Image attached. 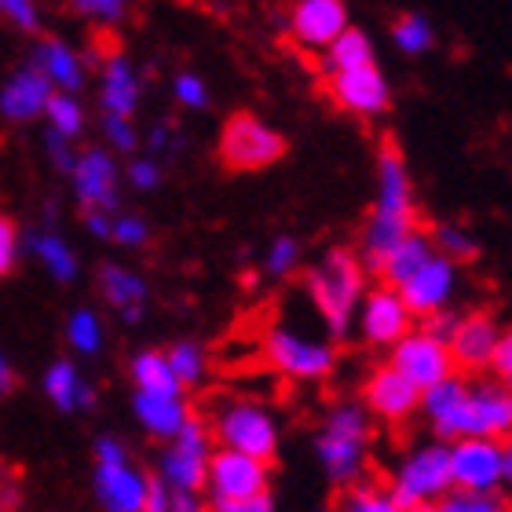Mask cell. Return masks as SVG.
<instances>
[{
  "mask_svg": "<svg viewBox=\"0 0 512 512\" xmlns=\"http://www.w3.org/2000/svg\"><path fill=\"white\" fill-rule=\"evenodd\" d=\"M432 436L450 443L458 436H494L512 432V388L494 374H447L421 388V410Z\"/></svg>",
  "mask_w": 512,
  "mask_h": 512,
  "instance_id": "6da1fadb",
  "label": "cell"
},
{
  "mask_svg": "<svg viewBox=\"0 0 512 512\" xmlns=\"http://www.w3.org/2000/svg\"><path fill=\"white\" fill-rule=\"evenodd\" d=\"M417 227V198H414V176L406 165L403 150L384 143L377 154V198L374 209L366 216L363 231H359V256L366 260L370 271L384 260V253L410 235Z\"/></svg>",
  "mask_w": 512,
  "mask_h": 512,
  "instance_id": "7a4b0ae2",
  "label": "cell"
},
{
  "mask_svg": "<svg viewBox=\"0 0 512 512\" xmlns=\"http://www.w3.org/2000/svg\"><path fill=\"white\" fill-rule=\"evenodd\" d=\"M370 267L352 246H330L315 264L304 271V297L322 319L326 333L333 341H341L352 333L355 308L363 293L370 289Z\"/></svg>",
  "mask_w": 512,
  "mask_h": 512,
  "instance_id": "3957f363",
  "label": "cell"
},
{
  "mask_svg": "<svg viewBox=\"0 0 512 512\" xmlns=\"http://www.w3.org/2000/svg\"><path fill=\"white\" fill-rule=\"evenodd\" d=\"M374 443L377 421L363 403H333L330 414L322 417V428L315 432V458L333 487L359 480L374 469Z\"/></svg>",
  "mask_w": 512,
  "mask_h": 512,
  "instance_id": "277c9868",
  "label": "cell"
},
{
  "mask_svg": "<svg viewBox=\"0 0 512 512\" xmlns=\"http://www.w3.org/2000/svg\"><path fill=\"white\" fill-rule=\"evenodd\" d=\"M205 425L213 432V443L242 450V454H253V458L264 461H275L278 443H282L278 417L264 403L246 399V395H220L209 406V421Z\"/></svg>",
  "mask_w": 512,
  "mask_h": 512,
  "instance_id": "5b68a950",
  "label": "cell"
},
{
  "mask_svg": "<svg viewBox=\"0 0 512 512\" xmlns=\"http://www.w3.org/2000/svg\"><path fill=\"white\" fill-rule=\"evenodd\" d=\"M454 487L450 480V454L443 439L417 443L406 454H399L388 472V491H392L399 512L436 509V502Z\"/></svg>",
  "mask_w": 512,
  "mask_h": 512,
  "instance_id": "8992f818",
  "label": "cell"
},
{
  "mask_svg": "<svg viewBox=\"0 0 512 512\" xmlns=\"http://www.w3.org/2000/svg\"><path fill=\"white\" fill-rule=\"evenodd\" d=\"M264 363L286 381L319 384L337 370V344L333 337H315L289 322H275L264 333Z\"/></svg>",
  "mask_w": 512,
  "mask_h": 512,
  "instance_id": "52a82bcc",
  "label": "cell"
},
{
  "mask_svg": "<svg viewBox=\"0 0 512 512\" xmlns=\"http://www.w3.org/2000/svg\"><path fill=\"white\" fill-rule=\"evenodd\" d=\"M213 498V509L231 512L238 502H246L253 494L271 491V461L242 454V450L220 447L209 454V469H205V487Z\"/></svg>",
  "mask_w": 512,
  "mask_h": 512,
  "instance_id": "ba28073f",
  "label": "cell"
},
{
  "mask_svg": "<svg viewBox=\"0 0 512 512\" xmlns=\"http://www.w3.org/2000/svg\"><path fill=\"white\" fill-rule=\"evenodd\" d=\"M417 326V315L410 311V304L403 300V293L388 282L381 286H370L359 300V308H355V322H352V333L366 348H381L388 352L406 330H414Z\"/></svg>",
  "mask_w": 512,
  "mask_h": 512,
  "instance_id": "9c48e42d",
  "label": "cell"
},
{
  "mask_svg": "<svg viewBox=\"0 0 512 512\" xmlns=\"http://www.w3.org/2000/svg\"><path fill=\"white\" fill-rule=\"evenodd\" d=\"M282 154H286V139L256 114H235L220 132V161L235 172L271 169Z\"/></svg>",
  "mask_w": 512,
  "mask_h": 512,
  "instance_id": "30bf717a",
  "label": "cell"
},
{
  "mask_svg": "<svg viewBox=\"0 0 512 512\" xmlns=\"http://www.w3.org/2000/svg\"><path fill=\"white\" fill-rule=\"evenodd\" d=\"M209 454H213V432L205 421L187 417L183 428L169 439V447L161 450L158 476L176 491H202L205 469H209Z\"/></svg>",
  "mask_w": 512,
  "mask_h": 512,
  "instance_id": "8fae6325",
  "label": "cell"
},
{
  "mask_svg": "<svg viewBox=\"0 0 512 512\" xmlns=\"http://www.w3.org/2000/svg\"><path fill=\"white\" fill-rule=\"evenodd\" d=\"M359 403L370 410L377 425L406 428L421 410V388L414 381H406L392 363H381L363 377Z\"/></svg>",
  "mask_w": 512,
  "mask_h": 512,
  "instance_id": "7c38bea8",
  "label": "cell"
},
{
  "mask_svg": "<svg viewBox=\"0 0 512 512\" xmlns=\"http://www.w3.org/2000/svg\"><path fill=\"white\" fill-rule=\"evenodd\" d=\"M326 92H330L333 107L363 121L381 118L392 107V85H388V77H384V70L377 63L348 66V70L326 74Z\"/></svg>",
  "mask_w": 512,
  "mask_h": 512,
  "instance_id": "4fadbf2b",
  "label": "cell"
},
{
  "mask_svg": "<svg viewBox=\"0 0 512 512\" xmlns=\"http://www.w3.org/2000/svg\"><path fill=\"white\" fill-rule=\"evenodd\" d=\"M96 494L110 512H143L147 476L128 465L118 439L96 443Z\"/></svg>",
  "mask_w": 512,
  "mask_h": 512,
  "instance_id": "5bb4252c",
  "label": "cell"
},
{
  "mask_svg": "<svg viewBox=\"0 0 512 512\" xmlns=\"http://www.w3.org/2000/svg\"><path fill=\"white\" fill-rule=\"evenodd\" d=\"M450 480L469 491H502V439L458 436L447 443Z\"/></svg>",
  "mask_w": 512,
  "mask_h": 512,
  "instance_id": "9a60e30c",
  "label": "cell"
},
{
  "mask_svg": "<svg viewBox=\"0 0 512 512\" xmlns=\"http://www.w3.org/2000/svg\"><path fill=\"white\" fill-rule=\"evenodd\" d=\"M388 363H392L406 381H414L417 388H428V384H436L447 374H454V359H450L447 341L432 337L425 326L406 330L403 337L388 348Z\"/></svg>",
  "mask_w": 512,
  "mask_h": 512,
  "instance_id": "2e32d148",
  "label": "cell"
},
{
  "mask_svg": "<svg viewBox=\"0 0 512 512\" xmlns=\"http://www.w3.org/2000/svg\"><path fill=\"white\" fill-rule=\"evenodd\" d=\"M458 267L461 264H454L450 256L432 253L425 264L417 267L414 275L406 278L403 286H395V289L403 293V300L410 304V311H414L417 319H425V315H432V311L450 308V304H454L458 278H461Z\"/></svg>",
  "mask_w": 512,
  "mask_h": 512,
  "instance_id": "e0dca14e",
  "label": "cell"
},
{
  "mask_svg": "<svg viewBox=\"0 0 512 512\" xmlns=\"http://www.w3.org/2000/svg\"><path fill=\"white\" fill-rule=\"evenodd\" d=\"M286 26L289 41L304 48V52L319 55L344 26H352V19H348V4L344 0H293Z\"/></svg>",
  "mask_w": 512,
  "mask_h": 512,
  "instance_id": "ac0fdd59",
  "label": "cell"
},
{
  "mask_svg": "<svg viewBox=\"0 0 512 512\" xmlns=\"http://www.w3.org/2000/svg\"><path fill=\"white\" fill-rule=\"evenodd\" d=\"M498 319L487 315V311H465L458 315V326L450 333V359H454V370L461 374H487L491 370V355H494V344H498Z\"/></svg>",
  "mask_w": 512,
  "mask_h": 512,
  "instance_id": "d6986e66",
  "label": "cell"
},
{
  "mask_svg": "<svg viewBox=\"0 0 512 512\" xmlns=\"http://www.w3.org/2000/svg\"><path fill=\"white\" fill-rule=\"evenodd\" d=\"M70 180H74L77 202L85 205V209H103V213H114V209H118V169H114L110 154H103V150H85V154L74 161Z\"/></svg>",
  "mask_w": 512,
  "mask_h": 512,
  "instance_id": "ffe728a7",
  "label": "cell"
},
{
  "mask_svg": "<svg viewBox=\"0 0 512 512\" xmlns=\"http://www.w3.org/2000/svg\"><path fill=\"white\" fill-rule=\"evenodd\" d=\"M132 410H136L139 425L147 428L154 439H165L169 443L176 432L183 428V421L191 417L187 403H183V392L180 395H165V392H139L132 395Z\"/></svg>",
  "mask_w": 512,
  "mask_h": 512,
  "instance_id": "44dd1931",
  "label": "cell"
},
{
  "mask_svg": "<svg viewBox=\"0 0 512 512\" xmlns=\"http://www.w3.org/2000/svg\"><path fill=\"white\" fill-rule=\"evenodd\" d=\"M52 92V81L41 70H19L0 92V114L11 121H33L37 114H44V103Z\"/></svg>",
  "mask_w": 512,
  "mask_h": 512,
  "instance_id": "7402d4cb",
  "label": "cell"
},
{
  "mask_svg": "<svg viewBox=\"0 0 512 512\" xmlns=\"http://www.w3.org/2000/svg\"><path fill=\"white\" fill-rule=\"evenodd\" d=\"M33 70H41L52 88L59 92H77L85 85V59L63 41H41L33 52Z\"/></svg>",
  "mask_w": 512,
  "mask_h": 512,
  "instance_id": "603a6c76",
  "label": "cell"
},
{
  "mask_svg": "<svg viewBox=\"0 0 512 512\" xmlns=\"http://www.w3.org/2000/svg\"><path fill=\"white\" fill-rule=\"evenodd\" d=\"M432 253H436L432 235L421 231V227H414L410 235H403L388 253H384V260L377 264V275H381V282H388V286H403L406 278L414 275Z\"/></svg>",
  "mask_w": 512,
  "mask_h": 512,
  "instance_id": "cb8c5ba5",
  "label": "cell"
},
{
  "mask_svg": "<svg viewBox=\"0 0 512 512\" xmlns=\"http://www.w3.org/2000/svg\"><path fill=\"white\" fill-rule=\"evenodd\" d=\"M44 395H48L59 410H66V414L96 406V392H92V384L77 374L74 363L48 366V374H44Z\"/></svg>",
  "mask_w": 512,
  "mask_h": 512,
  "instance_id": "d4e9b609",
  "label": "cell"
},
{
  "mask_svg": "<svg viewBox=\"0 0 512 512\" xmlns=\"http://www.w3.org/2000/svg\"><path fill=\"white\" fill-rule=\"evenodd\" d=\"M99 96H103V110L107 114H125L132 118V110L139 103V77L136 70L128 66V59H110L103 66V88H99Z\"/></svg>",
  "mask_w": 512,
  "mask_h": 512,
  "instance_id": "484cf974",
  "label": "cell"
},
{
  "mask_svg": "<svg viewBox=\"0 0 512 512\" xmlns=\"http://www.w3.org/2000/svg\"><path fill=\"white\" fill-rule=\"evenodd\" d=\"M319 63H322V74H337V70H348V66L374 63V41H370L363 30L344 26V30L319 52Z\"/></svg>",
  "mask_w": 512,
  "mask_h": 512,
  "instance_id": "4316f807",
  "label": "cell"
},
{
  "mask_svg": "<svg viewBox=\"0 0 512 512\" xmlns=\"http://www.w3.org/2000/svg\"><path fill=\"white\" fill-rule=\"evenodd\" d=\"M337 491H341L337 494V509L344 512H399L388 483L374 480L370 472L352 483H344V487H337Z\"/></svg>",
  "mask_w": 512,
  "mask_h": 512,
  "instance_id": "83f0119b",
  "label": "cell"
},
{
  "mask_svg": "<svg viewBox=\"0 0 512 512\" xmlns=\"http://www.w3.org/2000/svg\"><path fill=\"white\" fill-rule=\"evenodd\" d=\"M132 381H136L139 392H165V395L183 392L180 377H176L165 352H139L132 359Z\"/></svg>",
  "mask_w": 512,
  "mask_h": 512,
  "instance_id": "f1b7e54d",
  "label": "cell"
},
{
  "mask_svg": "<svg viewBox=\"0 0 512 512\" xmlns=\"http://www.w3.org/2000/svg\"><path fill=\"white\" fill-rule=\"evenodd\" d=\"M392 41L403 55L417 59V55H428L436 48V26L421 11H406L392 22Z\"/></svg>",
  "mask_w": 512,
  "mask_h": 512,
  "instance_id": "f546056e",
  "label": "cell"
},
{
  "mask_svg": "<svg viewBox=\"0 0 512 512\" xmlns=\"http://www.w3.org/2000/svg\"><path fill=\"white\" fill-rule=\"evenodd\" d=\"M99 289H103V297H107L118 311L139 308V304L147 300V282H143L136 271H128V267H118V264L103 267V275H99Z\"/></svg>",
  "mask_w": 512,
  "mask_h": 512,
  "instance_id": "4dcf8cb0",
  "label": "cell"
},
{
  "mask_svg": "<svg viewBox=\"0 0 512 512\" xmlns=\"http://www.w3.org/2000/svg\"><path fill=\"white\" fill-rule=\"evenodd\" d=\"M30 253L37 256L44 267H48V275H52L55 282H70V278L77 275L74 249L66 246L59 235H33L30 238Z\"/></svg>",
  "mask_w": 512,
  "mask_h": 512,
  "instance_id": "1f68e13d",
  "label": "cell"
},
{
  "mask_svg": "<svg viewBox=\"0 0 512 512\" xmlns=\"http://www.w3.org/2000/svg\"><path fill=\"white\" fill-rule=\"evenodd\" d=\"M505 491H469V487H450L436 502L439 512H505L509 509Z\"/></svg>",
  "mask_w": 512,
  "mask_h": 512,
  "instance_id": "d6a6232c",
  "label": "cell"
},
{
  "mask_svg": "<svg viewBox=\"0 0 512 512\" xmlns=\"http://www.w3.org/2000/svg\"><path fill=\"white\" fill-rule=\"evenodd\" d=\"M432 246H436V253L450 256L454 264H469V260L480 256V238L461 224H436L432 227Z\"/></svg>",
  "mask_w": 512,
  "mask_h": 512,
  "instance_id": "836d02e7",
  "label": "cell"
},
{
  "mask_svg": "<svg viewBox=\"0 0 512 512\" xmlns=\"http://www.w3.org/2000/svg\"><path fill=\"white\" fill-rule=\"evenodd\" d=\"M44 118H48L52 132H59L66 139H74L85 128V110L74 99V92H52L48 103H44Z\"/></svg>",
  "mask_w": 512,
  "mask_h": 512,
  "instance_id": "e575fe53",
  "label": "cell"
},
{
  "mask_svg": "<svg viewBox=\"0 0 512 512\" xmlns=\"http://www.w3.org/2000/svg\"><path fill=\"white\" fill-rule=\"evenodd\" d=\"M165 355H169V363H172V370H176V377H180L183 388H198V384L205 381V374H209V355H205L202 344L180 341V344H172Z\"/></svg>",
  "mask_w": 512,
  "mask_h": 512,
  "instance_id": "d590c367",
  "label": "cell"
},
{
  "mask_svg": "<svg viewBox=\"0 0 512 512\" xmlns=\"http://www.w3.org/2000/svg\"><path fill=\"white\" fill-rule=\"evenodd\" d=\"M66 341L81 355H96L103 348V322L96 311H74L66 319Z\"/></svg>",
  "mask_w": 512,
  "mask_h": 512,
  "instance_id": "8d00e7d4",
  "label": "cell"
},
{
  "mask_svg": "<svg viewBox=\"0 0 512 512\" xmlns=\"http://www.w3.org/2000/svg\"><path fill=\"white\" fill-rule=\"evenodd\" d=\"M300 242L297 238H289V235H278L271 246H267L264 253V271L271 278H289L293 271L300 267Z\"/></svg>",
  "mask_w": 512,
  "mask_h": 512,
  "instance_id": "74e56055",
  "label": "cell"
},
{
  "mask_svg": "<svg viewBox=\"0 0 512 512\" xmlns=\"http://www.w3.org/2000/svg\"><path fill=\"white\" fill-rule=\"evenodd\" d=\"M172 92H176V103L187 110H205L209 107V88L198 74H180L172 81Z\"/></svg>",
  "mask_w": 512,
  "mask_h": 512,
  "instance_id": "f35d334b",
  "label": "cell"
},
{
  "mask_svg": "<svg viewBox=\"0 0 512 512\" xmlns=\"http://www.w3.org/2000/svg\"><path fill=\"white\" fill-rule=\"evenodd\" d=\"M0 15H4L11 26H19V30H26V33H33L37 22H41L37 0H0Z\"/></svg>",
  "mask_w": 512,
  "mask_h": 512,
  "instance_id": "ab89813d",
  "label": "cell"
},
{
  "mask_svg": "<svg viewBox=\"0 0 512 512\" xmlns=\"http://www.w3.org/2000/svg\"><path fill=\"white\" fill-rule=\"evenodd\" d=\"M110 238H114V242H121V246L139 249V246H147L150 227L143 224L139 216H125V213H121L118 220H114V227H110Z\"/></svg>",
  "mask_w": 512,
  "mask_h": 512,
  "instance_id": "60d3db41",
  "label": "cell"
},
{
  "mask_svg": "<svg viewBox=\"0 0 512 512\" xmlns=\"http://www.w3.org/2000/svg\"><path fill=\"white\" fill-rule=\"evenodd\" d=\"M70 4L85 19H96V22H118L128 8V0H70Z\"/></svg>",
  "mask_w": 512,
  "mask_h": 512,
  "instance_id": "b9f144b4",
  "label": "cell"
},
{
  "mask_svg": "<svg viewBox=\"0 0 512 512\" xmlns=\"http://www.w3.org/2000/svg\"><path fill=\"white\" fill-rule=\"evenodd\" d=\"M103 136L110 139V147H118V150H136V128L128 125L125 114H107L103 118Z\"/></svg>",
  "mask_w": 512,
  "mask_h": 512,
  "instance_id": "7bdbcfd3",
  "label": "cell"
},
{
  "mask_svg": "<svg viewBox=\"0 0 512 512\" xmlns=\"http://www.w3.org/2000/svg\"><path fill=\"white\" fill-rule=\"evenodd\" d=\"M498 381H505L512 388V326L509 330L498 333V344H494V355H491V370Z\"/></svg>",
  "mask_w": 512,
  "mask_h": 512,
  "instance_id": "ee69618b",
  "label": "cell"
},
{
  "mask_svg": "<svg viewBox=\"0 0 512 512\" xmlns=\"http://www.w3.org/2000/svg\"><path fill=\"white\" fill-rule=\"evenodd\" d=\"M15 256H19V231L8 216H0V275H8L15 267Z\"/></svg>",
  "mask_w": 512,
  "mask_h": 512,
  "instance_id": "f6af8a7d",
  "label": "cell"
},
{
  "mask_svg": "<svg viewBox=\"0 0 512 512\" xmlns=\"http://www.w3.org/2000/svg\"><path fill=\"white\" fill-rule=\"evenodd\" d=\"M161 180V165L154 158H136L128 165V183L139 187V191H150V187H158Z\"/></svg>",
  "mask_w": 512,
  "mask_h": 512,
  "instance_id": "bcb514c9",
  "label": "cell"
},
{
  "mask_svg": "<svg viewBox=\"0 0 512 512\" xmlns=\"http://www.w3.org/2000/svg\"><path fill=\"white\" fill-rule=\"evenodd\" d=\"M458 315L461 311H454V308H439V311H432V315H425V319H417V326H425L439 341H450V333L458 326Z\"/></svg>",
  "mask_w": 512,
  "mask_h": 512,
  "instance_id": "7dc6e473",
  "label": "cell"
},
{
  "mask_svg": "<svg viewBox=\"0 0 512 512\" xmlns=\"http://www.w3.org/2000/svg\"><path fill=\"white\" fill-rule=\"evenodd\" d=\"M44 143H48V154H52V165H55V169H59V172H70V169H74L77 154L70 150V139L59 136V132H52V128H48Z\"/></svg>",
  "mask_w": 512,
  "mask_h": 512,
  "instance_id": "c3c4849f",
  "label": "cell"
},
{
  "mask_svg": "<svg viewBox=\"0 0 512 512\" xmlns=\"http://www.w3.org/2000/svg\"><path fill=\"white\" fill-rule=\"evenodd\" d=\"M172 487L161 476H147V494H143V512H169Z\"/></svg>",
  "mask_w": 512,
  "mask_h": 512,
  "instance_id": "681fc988",
  "label": "cell"
},
{
  "mask_svg": "<svg viewBox=\"0 0 512 512\" xmlns=\"http://www.w3.org/2000/svg\"><path fill=\"white\" fill-rule=\"evenodd\" d=\"M172 147H180V139L172 136L169 125H154V128H150V150H154V154H169Z\"/></svg>",
  "mask_w": 512,
  "mask_h": 512,
  "instance_id": "f907efd6",
  "label": "cell"
},
{
  "mask_svg": "<svg viewBox=\"0 0 512 512\" xmlns=\"http://www.w3.org/2000/svg\"><path fill=\"white\" fill-rule=\"evenodd\" d=\"M202 491H176L172 487V498H169V512H198L202 509Z\"/></svg>",
  "mask_w": 512,
  "mask_h": 512,
  "instance_id": "816d5d0a",
  "label": "cell"
},
{
  "mask_svg": "<svg viewBox=\"0 0 512 512\" xmlns=\"http://www.w3.org/2000/svg\"><path fill=\"white\" fill-rule=\"evenodd\" d=\"M502 491L509 494L512 502V432L502 439Z\"/></svg>",
  "mask_w": 512,
  "mask_h": 512,
  "instance_id": "f5cc1de1",
  "label": "cell"
},
{
  "mask_svg": "<svg viewBox=\"0 0 512 512\" xmlns=\"http://www.w3.org/2000/svg\"><path fill=\"white\" fill-rule=\"evenodd\" d=\"M110 227H114V220H110L103 209H88V231L96 238H110Z\"/></svg>",
  "mask_w": 512,
  "mask_h": 512,
  "instance_id": "db71d44e",
  "label": "cell"
},
{
  "mask_svg": "<svg viewBox=\"0 0 512 512\" xmlns=\"http://www.w3.org/2000/svg\"><path fill=\"white\" fill-rule=\"evenodd\" d=\"M11 381H15V374H11L8 359H4V355H0V392H8V388H11Z\"/></svg>",
  "mask_w": 512,
  "mask_h": 512,
  "instance_id": "11a10c76",
  "label": "cell"
},
{
  "mask_svg": "<svg viewBox=\"0 0 512 512\" xmlns=\"http://www.w3.org/2000/svg\"><path fill=\"white\" fill-rule=\"evenodd\" d=\"M121 319H125V322H139V319H143V304H139V308H125V311H121Z\"/></svg>",
  "mask_w": 512,
  "mask_h": 512,
  "instance_id": "9f6ffc18",
  "label": "cell"
}]
</instances>
